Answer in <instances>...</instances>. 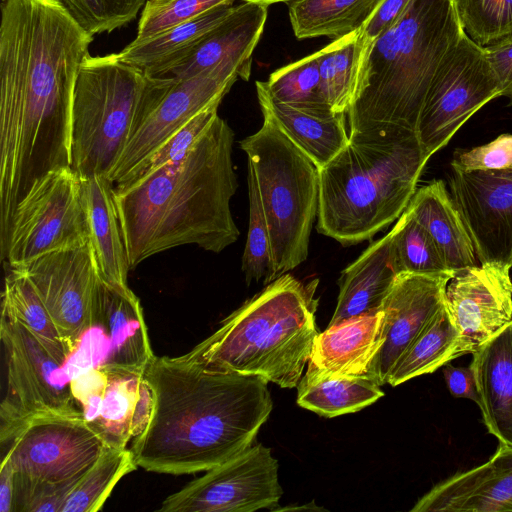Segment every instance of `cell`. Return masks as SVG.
<instances>
[{
  "label": "cell",
  "instance_id": "14",
  "mask_svg": "<svg viewBox=\"0 0 512 512\" xmlns=\"http://www.w3.org/2000/svg\"><path fill=\"white\" fill-rule=\"evenodd\" d=\"M283 490L278 461L262 444L207 470L181 490L169 495L161 512H253L273 510Z\"/></svg>",
  "mask_w": 512,
  "mask_h": 512
},
{
  "label": "cell",
  "instance_id": "26",
  "mask_svg": "<svg viewBox=\"0 0 512 512\" xmlns=\"http://www.w3.org/2000/svg\"><path fill=\"white\" fill-rule=\"evenodd\" d=\"M234 8V1L220 4L155 36L133 40L117 55L149 76L167 77Z\"/></svg>",
  "mask_w": 512,
  "mask_h": 512
},
{
  "label": "cell",
  "instance_id": "7",
  "mask_svg": "<svg viewBox=\"0 0 512 512\" xmlns=\"http://www.w3.org/2000/svg\"><path fill=\"white\" fill-rule=\"evenodd\" d=\"M176 82L152 77L117 53L88 56L74 88L70 167L81 178L108 177L129 138Z\"/></svg>",
  "mask_w": 512,
  "mask_h": 512
},
{
  "label": "cell",
  "instance_id": "47",
  "mask_svg": "<svg viewBox=\"0 0 512 512\" xmlns=\"http://www.w3.org/2000/svg\"><path fill=\"white\" fill-rule=\"evenodd\" d=\"M14 471L10 463L2 460L0 469V512H13Z\"/></svg>",
  "mask_w": 512,
  "mask_h": 512
},
{
  "label": "cell",
  "instance_id": "15",
  "mask_svg": "<svg viewBox=\"0 0 512 512\" xmlns=\"http://www.w3.org/2000/svg\"><path fill=\"white\" fill-rule=\"evenodd\" d=\"M71 385L83 417L107 447L126 448L146 427L153 398L143 373L88 368Z\"/></svg>",
  "mask_w": 512,
  "mask_h": 512
},
{
  "label": "cell",
  "instance_id": "11",
  "mask_svg": "<svg viewBox=\"0 0 512 512\" xmlns=\"http://www.w3.org/2000/svg\"><path fill=\"white\" fill-rule=\"evenodd\" d=\"M89 240L81 178L71 167H64L38 179L20 201L1 260L17 266Z\"/></svg>",
  "mask_w": 512,
  "mask_h": 512
},
{
  "label": "cell",
  "instance_id": "45",
  "mask_svg": "<svg viewBox=\"0 0 512 512\" xmlns=\"http://www.w3.org/2000/svg\"><path fill=\"white\" fill-rule=\"evenodd\" d=\"M484 50L498 79L500 96L506 97L512 104V40L485 47Z\"/></svg>",
  "mask_w": 512,
  "mask_h": 512
},
{
  "label": "cell",
  "instance_id": "19",
  "mask_svg": "<svg viewBox=\"0 0 512 512\" xmlns=\"http://www.w3.org/2000/svg\"><path fill=\"white\" fill-rule=\"evenodd\" d=\"M453 274L400 273L396 276L381 307L384 342L369 371L379 385L387 383L399 357L445 304L446 286Z\"/></svg>",
  "mask_w": 512,
  "mask_h": 512
},
{
  "label": "cell",
  "instance_id": "12",
  "mask_svg": "<svg viewBox=\"0 0 512 512\" xmlns=\"http://www.w3.org/2000/svg\"><path fill=\"white\" fill-rule=\"evenodd\" d=\"M500 97L484 47L464 32L441 61L428 90L416 134L429 159L479 109Z\"/></svg>",
  "mask_w": 512,
  "mask_h": 512
},
{
  "label": "cell",
  "instance_id": "42",
  "mask_svg": "<svg viewBox=\"0 0 512 512\" xmlns=\"http://www.w3.org/2000/svg\"><path fill=\"white\" fill-rule=\"evenodd\" d=\"M228 1L235 0H147L134 40L155 36Z\"/></svg>",
  "mask_w": 512,
  "mask_h": 512
},
{
  "label": "cell",
  "instance_id": "48",
  "mask_svg": "<svg viewBox=\"0 0 512 512\" xmlns=\"http://www.w3.org/2000/svg\"><path fill=\"white\" fill-rule=\"evenodd\" d=\"M242 1L243 2H253V3H258V4L269 6L271 4L280 3V2L286 3L288 5L297 0H242Z\"/></svg>",
  "mask_w": 512,
  "mask_h": 512
},
{
  "label": "cell",
  "instance_id": "34",
  "mask_svg": "<svg viewBox=\"0 0 512 512\" xmlns=\"http://www.w3.org/2000/svg\"><path fill=\"white\" fill-rule=\"evenodd\" d=\"M1 309L2 314L25 325L66 364L70 353L33 284L19 268L8 266L4 278Z\"/></svg>",
  "mask_w": 512,
  "mask_h": 512
},
{
  "label": "cell",
  "instance_id": "5",
  "mask_svg": "<svg viewBox=\"0 0 512 512\" xmlns=\"http://www.w3.org/2000/svg\"><path fill=\"white\" fill-rule=\"evenodd\" d=\"M464 33L455 0H412L364 55L346 113L348 132H416L428 90L447 52Z\"/></svg>",
  "mask_w": 512,
  "mask_h": 512
},
{
  "label": "cell",
  "instance_id": "36",
  "mask_svg": "<svg viewBox=\"0 0 512 512\" xmlns=\"http://www.w3.org/2000/svg\"><path fill=\"white\" fill-rule=\"evenodd\" d=\"M390 254L397 274L450 271L429 233L405 209L390 231Z\"/></svg>",
  "mask_w": 512,
  "mask_h": 512
},
{
  "label": "cell",
  "instance_id": "29",
  "mask_svg": "<svg viewBox=\"0 0 512 512\" xmlns=\"http://www.w3.org/2000/svg\"><path fill=\"white\" fill-rule=\"evenodd\" d=\"M81 183L100 276L114 289L130 290L129 258L115 207L113 184L105 176L81 179Z\"/></svg>",
  "mask_w": 512,
  "mask_h": 512
},
{
  "label": "cell",
  "instance_id": "28",
  "mask_svg": "<svg viewBox=\"0 0 512 512\" xmlns=\"http://www.w3.org/2000/svg\"><path fill=\"white\" fill-rule=\"evenodd\" d=\"M406 210L429 233L450 271L476 265L472 240L443 180L416 190Z\"/></svg>",
  "mask_w": 512,
  "mask_h": 512
},
{
  "label": "cell",
  "instance_id": "21",
  "mask_svg": "<svg viewBox=\"0 0 512 512\" xmlns=\"http://www.w3.org/2000/svg\"><path fill=\"white\" fill-rule=\"evenodd\" d=\"M267 15L266 5L253 2L236 5L168 76L187 79L220 65H230L237 70L239 78L248 81L253 52L262 36Z\"/></svg>",
  "mask_w": 512,
  "mask_h": 512
},
{
  "label": "cell",
  "instance_id": "18",
  "mask_svg": "<svg viewBox=\"0 0 512 512\" xmlns=\"http://www.w3.org/2000/svg\"><path fill=\"white\" fill-rule=\"evenodd\" d=\"M239 78L230 65H220L187 79H176L157 107L131 135L108 176L114 185L196 114L222 101Z\"/></svg>",
  "mask_w": 512,
  "mask_h": 512
},
{
  "label": "cell",
  "instance_id": "27",
  "mask_svg": "<svg viewBox=\"0 0 512 512\" xmlns=\"http://www.w3.org/2000/svg\"><path fill=\"white\" fill-rule=\"evenodd\" d=\"M390 232L371 243L342 272L335 312L328 326L375 313L398 275L390 254Z\"/></svg>",
  "mask_w": 512,
  "mask_h": 512
},
{
  "label": "cell",
  "instance_id": "6",
  "mask_svg": "<svg viewBox=\"0 0 512 512\" xmlns=\"http://www.w3.org/2000/svg\"><path fill=\"white\" fill-rule=\"evenodd\" d=\"M318 280L276 278L226 317L182 358L204 368L257 376L282 388L298 385L319 333Z\"/></svg>",
  "mask_w": 512,
  "mask_h": 512
},
{
  "label": "cell",
  "instance_id": "17",
  "mask_svg": "<svg viewBox=\"0 0 512 512\" xmlns=\"http://www.w3.org/2000/svg\"><path fill=\"white\" fill-rule=\"evenodd\" d=\"M511 267L474 265L453 274L445 307L459 333L454 358L473 354L512 321Z\"/></svg>",
  "mask_w": 512,
  "mask_h": 512
},
{
  "label": "cell",
  "instance_id": "2",
  "mask_svg": "<svg viewBox=\"0 0 512 512\" xmlns=\"http://www.w3.org/2000/svg\"><path fill=\"white\" fill-rule=\"evenodd\" d=\"M143 376L153 398L131 446L138 467L173 475L210 470L250 446L272 410L268 381L154 356Z\"/></svg>",
  "mask_w": 512,
  "mask_h": 512
},
{
  "label": "cell",
  "instance_id": "23",
  "mask_svg": "<svg viewBox=\"0 0 512 512\" xmlns=\"http://www.w3.org/2000/svg\"><path fill=\"white\" fill-rule=\"evenodd\" d=\"M263 116L270 118L318 169L329 163L349 142L344 112L308 110L274 101L265 81H256Z\"/></svg>",
  "mask_w": 512,
  "mask_h": 512
},
{
  "label": "cell",
  "instance_id": "46",
  "mask_svg": "<svg viewBox=\"0 0 512 512\" xmlns=\"http://www.w3.org/2000/svg\"><path fill=\"white\" fill-rule=\"evenodd\" d=\"M442 372L446 386L452 396L466 398L480 404L474 371L469 365L467 367L454 366L450 362L443 365Z\"/></svg>",
  "mask_w": 512,
  "mask_h": 512
},
{
  "label": "cell",
  "instance_id": "41",
  "mask_svg": "<svg viewBox=\"0 0 512 512\" xmlns=\"http://www.w3.org/2000/svg\"><path fill=\"white\" fill-rule=\"evenodd\" d=\"M92 36L133 21L147 0H56Z\"/></svg>",
  "mask_w": 512,
  "mask_h": 512
},
{
  "label": "cell",
  "instance_id": "24",
  "mask_svg": "<svg viewBox=\"0 0 512 512\" xmlns=\"http://www.w3.org/2000/svg\"><path fill=\"white\" fill-rule=\"evenodd\" d=\"M472 356L483 423L499 444L512 447V321Z\"/></svg>",
  "mask_w": 512,
  "mask_h": 512
},
{
  "label": "cell",
  "instance_id": "35",
  "mask_svg": "<svg viewBox=\"0 0 512 512\" xmlns=\"http://www.w3.org/2000/svg\"><path fill=\"white\" fill-rule=\"evenodd\" d=\"M137 468L131 449L106 447L68 494L61 512L99 511L116 484Z\"/></svg>",
  "mask_w": 512,
  "mask_h": 512
},
{
  "label": "cell",
  "instance_id": "16",
  "mask_svg": "<svg viewBox=\"0 0 512 512\" xmlns=\"http://www.w3.org/2000/svg\"><path fill=\"white\" fill-rule=\"evenodd\" d=\"M448 187L480 264L512 267V168L471 172L452 169Z\"/></svg>",
  "mask_w": 512,
  "mask_h": 512
},
{
  "label": "cell",
  "instance_id": "9",
  "mask_svg": "<svg viewBox=\"0 0 512 512\" xmlns=\"http://www.w3.org/2000/svg\"><path fill=\"white\" fill-rule=\"evenodd\" d=\"M6 445L2 460L14 471L13 512L24 511L42 487L79 481L107 447L81 413L33 417Z\"/></svg>",
  "mask_w": 512,
  "mask_h": 512
},
{
  "label": "cell",
  "instance_id": "40",
  "mask_svg": "<svg viewBox=\"0 0 512 512\" xmlns=\"http://www.w3.org/2000/svg\"><path fill=\"white\" fill-rule=\"evenodd\" d=\"M460 23L481 47L512 40V0H455Z\"/></svg>",
  "mask_w": 512,
  "mask_h": 512
},
{
  "label": "cell",
  "instance_id": "1",
  "mask_svg": "<svg viewBox=\"0 0 512 512\" xmlns=\"http://www.w3.org/2000/svg\"><path fill=\"white\" fill-rule=\"evenodd\" d=\"M93 36L56 0H2L0 208L13 213L32 185L70 167L75 83Z\"/></svg>",
  "mask_w": 512,
  "mask_h": 512
},
{
  "label": "cell",
  "instance_id": "3",
  "mask_svg": "<svg viewBox=\"0 0 512 512\" xmlns=\"http://www.w3.org/2000/svg\"><path fill=\"white\" fill-rule=\"evenodd\" d=\"M233 142V130L217 116L183 158L128 189H113L130 269L178 246L219 253L237 241Z\"/></svg>",
  "mask_w": 512,
  "mask_h": 512
},
{
  "label": "cell",
  "instance_id": "20",
  "mask_svg": "<svg viewBox=\"0 0 512 512\" xmlns=\"http://www.w3.org/2000/svg\"><path fill=\"white\" fill-rule=\"evenodd\" d=\"M410 511H512V447L499 444L487 462L437 483Z\"/></svg>",
  "mask_w": 512,
  "mask_h": 512
},
{
  "label": "cell",
  "instance_id": "8",
  "mask_svg": "<svg viewBox=\"0 0 512 512\" xmlns=\"http://www.w3.org/2000/svg\"><path fill=\"white\" fill-rule=\"evenodd\" d=\"M240 142L252 167L269 226L276 278L308 257L318 212V168L268 117Z\"/></svg>",
  "mask_w": 512,
  "mask_h": 512
},
{
  "label": "cell",
  "instance_id": "10",
  "mask_svg": "<svg viewBox=\"0 0 512 512\" xmlns=\"http://www.w3.org/2000/svg\"><path fill=\"white\" fill-rule=\"evenodd\" d=\"M7 390L0 408V440L6 444L31 418L79 414L66 364L25 325L1 313Z\"/></svg>",
  "mask_w": 512,
  "mask_h": 512
},
{
  "label": "cell",
  "instance_id": "37",
  "mask_svg": "<svg viewBox=\"0 0 512 512\" xmlns=\"http://www.w3.org/2000/svg\"><path fill=\"white\" fill-rule=\"evenodd\" d=\"M318 61L315 52L272 72L265 81L271 98L300 109L332 110L322 94Z\"/></svg>",
  "mask_w": 512,
  "mask_h": 512
},
{
  "label": "cell",
  "instance_id": "33",
  "mask_svg": "<svg viewBox=\"0 0 512 512\" xmlns=\"http://www.w3.org/2000/svg\"><path fill=\"white\" fill-rule=\"evenodd\" d=\"M360 30L318 51L322 94L334 112L347 113L357 89L364 57Z\"/></svg>",
  "mask_w": 512,
  "mask_h": 512
},
{
  "label": "cell",
  "instance_id": "31",
  "mask_svg": "<svg viewBox=\"0 0 512 512\" xmlns=\"http://www.w3.org/2000/svg\"><path fill=\"white\" fill-rule=\"evenodd\" d=\"M384 0H297L288 4L298 39L326 36L333 40L363 28Z\"/></svg>",
  "mask_w": 512,
  "mask_h": 512
},
{
  "label": "cell",
  "instance_id": "4",
  "mask_svg": "<svg viewBox=\"0 0 512 512\" xmlns=\"http://www.w3.org/2000/svg\"><path fill=\"white\" fill-rule=\"evenodd\" d=\"M428 160L414 131L350 133L318 169L317 231L344 246L371 239L405 211Z\"/></svg>",
  "mask_w": 512,
  "mask_h": 512
},
{
  "label": "cell",
  "instance_id": "44",
  "mask_svg": "<svg viewBox=\"0 0 512 512\" xmlns=\"http://www.w3.org/2000/svg\"><path fill=\"white\" fill-rule=\"evenodd\" d=\"M411 2L412 0H384L381 3L360 30L364 55L372 43L400 19Z\"/></svg>",
  "mask_w": 512,
  "mask_h": 512
},
{
  "label": "cell",
  "instance_id": "38",
  "mask_svg": "<svg viewBox=\"0 0 512 512\" xmlns=\"http://www.w3.org/2000/svg\"><path fill=\"white\" fill-rule=\"evenodd\" d=\"M220 103L221 101H217L196 114L154 151L140 160L113 185V189L116 191L128 189L160 168L183 158L218 116Z\"/></svg>",
  "mask_w": 512,
  "mask_h": 512
},
{
  "label": "cell",
  "instance_id": "30",
  "mask_svg": "<svg viewBox=\"0 0 512 512\" xmlns=\"http://www.w3.org/2000/svg\"><path fill=\"white\" fill-rule=\"evenodd\" d=\"M297 386L298 405L325 417L359 411L384 395L370 376L328 374L309 366Z\"/></svg>",
  "mask_w": 512,
  "mask_h": 512
},
{
  "label": "cell",
  "instance_id": "43",
  "mask_svg": "<svg viewBox=\"0 0 512 512\" xmlns=\"http://www.w3.org/2000/svg\"><path fill=\"white\" fill-rule=\"evenodd\" d=\"M450 164L453 170L460 172L511 169L512 134H501L494 140L471 149H458Z\"/></svg>",
  "mask_w": 512,
  "mask_h": 512
},
{
  "label": "cell",
  "instance_id": "25",
  "mask_svg": "<svg viewBox=\"0 0 512 512\" xmlns=\"http://www.w3.org/2000/svg\"><path fill=\"white\" fill-rule=\"evenodd\" d=\"M383 330L382 310L328 326L315 337L308 366L328 374L370 376Z\"/></svg>",
  "mask_w": 512,
  "mask_h": 512
},
{
  "label": "cell",
  "instance_id": "13",
  "mask_svg": "<svg viewBox=\"0 0 512 512\" xmlns=\"http://www.w3.org/2000/svg\"><path fill=\"white\" fill-rule=\"evenodd\" d=\"M12 267L30 279L71 356L81 337L93 327L102 285L91 239Z\"/></svg>",
  "mask_w": 512,
  "mask_h": 512
},
{
  "label": "cell",
  "instance_id": "39",
  "mask_svg": "<svg viewBox=\"0 0 512 512\" xmlns=\"http://www.w3.org/2000/svg\"><path fill=\"white\" fill-rule=\"evenodd\" d=\"M249 226L242 257L246 282L263 280L269 284L276 279L272 243L266 215L258 190L255 173L248 164Z\"/></svg>",
  "mask_w": 512,
  "mask_h": 512
},
{
  "label": "cell",
  "instance_id": "32",
  "mask_svg": "<svg viewBox=\"0 0 512 512\" xmlns=\"http://www.w3.org/2000/svg\"><path fill=\"white\" fill-rule=\"evenodd\" d=\"M458 339V330L444 304L399 357L387 377V383L398 386L432 373L454 360Z\"/></svg>",
  "mask_w": 512,
  "mask_h": 512
},
{
  "label": "cell",
  "instance_id": "22",
  "mask_svg": "<svg viewBox=\"0 0 512 512\" xmlns=\"http://www.w3.org/2000/svg\"><path fill=\"white\" fill-rule=\"evenodd\" d=\"M96 305L93 326H104L110 340L109 353L97 367L144 373L155 355L138 297L103 282Z\"/></svg>",
  "mask_w": 512,
  "mask_h": 512
}]
</instances>
